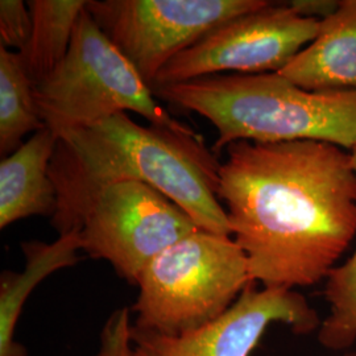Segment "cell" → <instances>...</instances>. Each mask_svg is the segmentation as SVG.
Listing matches in <instances>:
<instances>
[{
	"instance_id": "obj_1",
	"label": "cell",
	"mask_w": 356,
	"mask_h": 356,
	"mask_svg": "<svg viewBox=\"0 0 356 356\" xmlns=\"http://www.w3.org/2000/svg\"><path fill=\"white\" fill-rule=\"evenodd\" d=\"M226 151L218 195L252 280L293 291L326 279L356 236L350 153L316 140H239Z\"/></svg>"
},
{
	"instance_id": "obj_2",
	"label": "cell",
	"mask_w": 356,
	"mask_h": 356,
	"mask_svg": "<svg viewBox=\"0 0 356 356\" xmlns=\"http://www.w3.org/2000/svg\"><path fill=\"white\" fill-rule=\"evenodd\" d=\"M220 163L194 129L140 126L126 113L58 136L49 176L57 191L51 226L81 229L91 200L118 181H141L181 207L201 229L232 236L220 202Z\"/></svg>"
},
{
	"instance_id": "obj_3",
	"label": "cell",
	"mask_w": 356,
	"mask_h": 356,
	"mask_svg": "<svg viewBox=\"0 0 356 356\" xmlns=\"http://www.w3.org/2000/svg\"><path fill=\"white\" fill-rule=\"evenodd\" d=\"M152 91L206 118L218 131L214 153L239 140L356 145V90L312 91L268 73L202 76Z\"/></svg>"
},
{
	"instance_id": "obj_4",
	"label": "cell",
	"mask_w": 356,
	"mask_h": 356,
	"mask_svg": "<svg viewBox=\"0 0 356 356\" xmlns=\"http://www.w3.org/2000/svg\"><path fill=\"white\" fill-rule=\"evenodd\" d=\"M252 281L234 238L198 229L143 270L134 327L164 335L194 330L222 316Z\"/></svg>"
},
{
	"instance_id": "obj_5",
	"label": "cell",
	"mask_w": 356,
	"mask_h": 356,
	"mask_svg": "<svg viewBox=\"0 0 356 356\" xmlns=\"http://www.w3.org/2000/svg\"><path fill=\"white\" fill-rule=\"evenodd\" d=\"M33 97L45 127L57 136L132 111L152 126L191 131L157 102L138 70L83 10L72 44L57 69L33 85Z\"/></svg>"
},
{
	"instance_id": "obj_6",
	"label": "cell",
	"mask_w": 356,
	"mask_h": 356,
	"mask_svg": "<svg viewBox=\"0 0 356 356\" xmlns=\"http://www.w3.org/2000/svg\"><path fill=\"white\" fill-rule=\"evenodd\" d=\"M200 227L163 193L141 181H118L98 191L81 225L82 251L108 261L138 285L156 256Z\"/></svg>"
},
{
	"instance_id": "obj_7",
	"label": "cell",
	"mask_w": 356,
	"mask_h": 356,
	"mask_svg": "<svg viewBox=\"0 0 356 356\" xmlns=\"http://www.w3.org/2000/svg\"><path fill=\"white\" fill-rule=\"evenodd\" d=\"M321 23L304 17L289 3L243 13L216 26L160 70L152 89L222 72L279 73L318 36Z\"/></svg>"
},
{
	"instance_id": "obj_8",
	"label": "cell",
	"mask_w": 356,
	"mask_h": 356,
	"mask_svg": "<svg viewBox=\"0 0 356 356\" xmlns=\"http://www.w3.org/2000/svg\"><path fill=\"white\" fill-rule=\"evenodd\" d=\"M267 0H88L86 11L152 89L173 57Z\"/></svg>"
},
{
	"instance_id": "obj_9",
	"label": "cell",
	"mask_w": 356,
	"mask_h": 356,
	"mask_svg": "<svg viewBox=\"0 0 356 356\" xmlns=\"http://www.w3.org/2000/svg\"><path fill=\"white\" fill-rule=\"evenodd\" d=\"M275 323L309 332L317 327L318 316L300 293L257 289L252 281L222 316L204 326L178 335L132 326V342L138 356H251Z\"/></svg>"
},
{
	"instance_id": "obj_10",
	"label": "cell",
	"mask_w": 356,
	"mask_h": 356,
	"mask_svg": "<svg viewBox=\"0 0 356 356\" xmlns=\"http://www.w3.org/2000/svg\"><path fill=\"white\" fill-rule=\"evenodd\" d=\"M279 74L312 91L356 90V0H341L316 40Z\"/></svg>"
},
{
	"instance_id": "obj_11",
	"label": "cell",
	"mask_w": 356,
	"mask_h": 356,
	"mask_svg": "<svg viewBox=\"0 0 356 356\" xmlns=\"http://www.w3.org/2000/svg\"><path fill=\"white\" fill-rule=\"evenodd\" d=\"M58 136L44 128L0 163V229L29 216H53L57 191L49 168Z\"/></svg>"
},
{
	"instance_id": "obj_12",
	"label": "cell",
	"mask_w": 356,
	"mask_h": 356,
	"mask_svg": "<svg viewBox=\"0 0 356 356\" xmlns=\"http://www.w3.org/2000/svg\"><path fill=\"white\" fill-rule=\"evenodd\" d=\"M23 272L4 270L0 277V356H28L26 346L16 341V327L28 297L51 273L78 263L82 250L79 231L61 235L56 242L23 243Z\"/></svg>"
},
{
	"instance_id": "obj_13",
	"label": "cell",
	"mask_w": 356,
	"mask_h": 356,
	"mask_svg": "<svg viewBox=\"0 0 356 356\" xmlns=\"http://www.w3.org/2000/svg\"><path fill=\"white\" fill-rule=\"evenodd\" d=\"M88 0H29L32 35L19 53L26 76L33 85L51 74L64 61L76 22Z\"/></svg>"
},
{
	"instance_id": "obj_14",
	"label": "cell",
	"mask_w": 356,
	"mask_h": 356,
	"mask_svg": "<svg viewBox=\"0 0 356 356\" xmlns=\"http://www.w3.org/2000/svg\"><path fill=\"white\" fill-rule=\"evenodd\" d=\"M45 128L20 54L0 45V153L15 152L31 132Z\"/></svg>"
},
{
	"instance_id": "obj_15",
	"label": "cell",
	"mask_w": 356,
	"mask_h": 356,
	"mask_svg": "<svg viewBox=\"0 0 356 356\" xmlns=\"http://www.w3.org/2000/svg\"><path fill=\"white\" fill-rule=\"evenodd\" d=\"M326 279L325 296L330 312L321 325L319 342L327 348L341 350L356 341V248Z\"/></svg>"
},
{
	"instance_id": "obj_16",
	"label": "cell",
	"mask_w": 356,
	"mask_h": 356,
	"mask_svg": "<svg viewBox=\"0 0 356 356\" xmlns=\"http://www.w3.org/2000/svg\"><path fill=\"white\" fill-rule=\"evenodd\" d=\"M32 15L23 0L0 1V41L1 47L17 53L26 49L32 35Z\"/></svg>"
},
{
	"instance_id": "obj_17",
	"label": "cell",
	"mask_w": 356,
	"mask_h": 356,
	"mask_svg": "<svg viewBox=\"0 0 356 356\" xmlns=\"http://www.w3.org/2000/svg\"><path fill=\"white\" fill-rule=\"evenodd\" d=\"M132 326L128 307L115 310L103 325L94 356H138L132 342Z\"/></svg>"
},
{
	"instance_id": "obj_18",
	"label": "cell",
	"mask_w": 356,
	"mask_h": 356,
	"mask_svg": "<svg viewBox=\"0 0 356 356\" xmlns=\"http://www.w3.org/2000/svg\"><path fill=\"white\" fill-rule=\"evenodd\" d=\"M289 4L304 17L325 20L337 11L339 1L332 0H292Z\"/></svg>"
},
{
	"instance_id": "obj_19",
	"label": "cell",
	"mask_w": 356,
	"mask_h": 356,
	"mask_svg": "<svg viewBox=\"0 0 356 356\" xmlns=\"http://www.w3.org/2000/svg\"><path fill=\"white\" fill-rule=\"evenodd\" d=\"M350 159H351V166H353V169H354V172H355L356 175V145L351 149Z\"/></svg>"
},
{
	"instance_id": "obj_20",
	"label": "cell",
	"mask_w": 356,
	"mask_h": 356,
	"mask_svg": "<svg viewBox=\"0 0 356 356\" xmlns=\"http://www.w3.org/2000/svg\"><path fill=\"white\" fill-rule=\"evenodd\" d=\"M353 356H356V354H354V355H353Z\"/></svg>"
}]
</instances>
